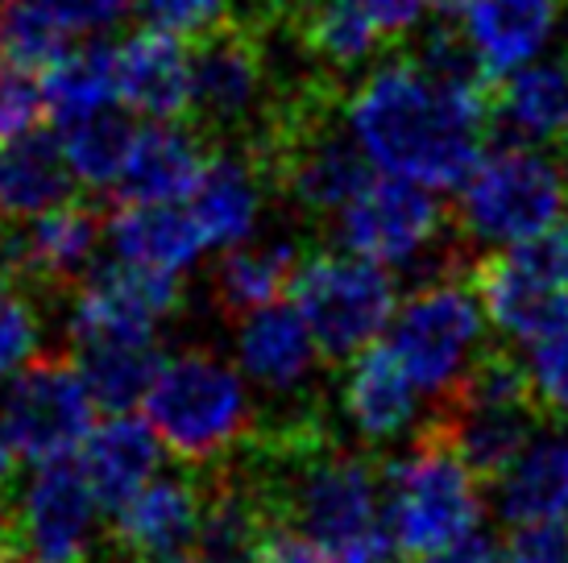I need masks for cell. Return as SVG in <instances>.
<instances>
[{
  "instance_id": "1",
  "label": "cell",
  "mask_w": 568,
  "mask_h": 563,
  "mask_svg": "<svg viewBox=\"0 0 568 563\" xmlns=\"http://www.w3.org/2000/svg\"><path fill=\"white\" fill-rule=\"evenodd\" d=\"M348 121L378 166L440 191L469 183L489 141L486 104L436 88L410 54L369 66L348 95Z\"/></svg>"
},
{
  "instance_id": "2",
  "label": "cell",
  "mask_w": 568,
  "mask_h": 563,
  "mask_svg": "<svg viewBox=\"0 0 568 563\" xmlns=\"http://www.w3.org/2000/svg\"><path fill=\"white\" fill-rule=\"evenodd\" d=\"M544 427H556V419L539 398L527 357L506 345L477 348L469 369L448 390L432 393V410L419 422L424 436L460 455L477 485H494Z\"/></svg>"
},
{
  "instance_id": "3",
  "label": "cell",
  "mask_w": 568,
  "mask_h": 563,
  "mask_svg": "<svg viewBox=\"0 0 568 563\" xmlns=\"http://www.w3.org/2000/svg\"><path fill=\"white\" fill-rule=\"evenodd\" d=\"M257 414L241 373L212 348L166 357L145 393V419L187 469L229 460L257 427Z\"/></svg>"
},
{
  "instance_id": "4",
  "label": "cell",
  "mask_w": 568,
  "mask_h": 563,
  "mask_svg": "<svg viewBox=\"0 0 568 563\" xmlns=\"http://www.w3.org/2000/svg\"><path fill=\"white\" fill-rule=\"evenodd\" d=\"M286 79L270 63V30L257 17H224L191 38V112L200 133L224 145H245L270 121Z\"/></svg>"
},
{
  "instance_id": "5",
  "label": "cell",
  "mask_w": 568,
  "mask_h": 563,
  "mask_svg": "<svg viewBox=\"0 0 568 563\" xmlns=\"http://www.w3.org/2000/svg\"><path fill=\"white\" fill-rule=\"evenodd\" d=\"M568 207V157L544 145H489L453 207L474 245H515L552 228Z\"/></svg>"
},
{
  "instance_id": "6",
  "label": "cell",
  "mask_w": 568,
  "mask_h": 563,
  "mask_svg": "<svg viewBox=\"0 0 568 563\" xmlns=\"http://www.w3.org/2000/svg\"><path fill=\"white\" fill-rule=\"evenodd\" d=\"M481 518L477 477L436 436L415 431L403 455H386V526L395 551L419 555L474 534Z\"/></svg>"
},
{
  "instance_id": "7",
  "label": "cell",
  "mask_w": 568,
  "mask_h": 563,
  "mask_svg": "<svg viewBox=\"0 0 568 563\" xmlns=\"http://www.w3.org/2000/svg\"><path fill=\"white\" fill-rule=\"evenodd\" d=\"M291 298L307 319L324 365L345 369L386 328L395 311V278L378 262L357 253H316L303 257L300 274L291 282Z\"/></svg>"
},
{
  "instance_id": "8",
  "label": "cell",
  "mask_w": 568,
  "mask_h": 563,
  "mask_svg": "<svg viewBox=\"0 0 568 563\" xmlns=\"http://www.w3.org/2000/svg\"><path fill=\"white\" fill-rule=\"evenodd\" d=\"M92 393L80 365L63 352L30 357L0 393V448L17 464L71 455L92 436Z\"/></svg>"
},
{
  "instance_id": "9",
  "label": "cell",
  "mask_w": 568,
  "mask_h": 563,
  "mask_svg": "<svg viewBox=\"0 0 568 563\" xmlns=\"http://www.w3.org/2000/svg\"><path fill=\"white\" fill-rule=\"evenodd\" d=\"M390 348L407 365L410 381L419 390H448L481 348L474 282L444 278L415 286L390 324Z\"/></svg>"
},
{
  "instance_id": "10",
  "label": "cell",
  "mask_w": 568,
  "mask_h": 563,
  "mask_svg": "<svg viewBox=\"0 0 568 563\" xmlns=\"http://www.w3.org/2000/svg\"><path fill=\"white\" fill-rule=\"evenodd\" d=\"M183 307L179 274L138 262H95L80 290L71 298V340L100 345V340H154L159 319Z\"/></svg>"
},
{
  "instance_id": "11",
  "label": "cell",
  "mask_w": 568,
  "mask_h": 563,
  "mask_svg": "<svg viewBox=\"0 0 568 563\" xmlns=\"http://www.w3.org/2000/svg\"><path fill=\"white\" fill-rule=\"evenodd\" d=\"M448 224L453 207L440 204L427 183L395 174V178H374L336 216V236L357 257H369L378 266H407L436 236L448 233Z\"/></svg>"
},
{
  "instance_id": "12",
  "label": "cell",
  "mask_w": 568,
  "mask_h": 563,
  "mask_svg": "<svg viewBox=\"0 0 568 563\" xmlns=\"http://www.w3.org/2000/svg\"><path fill=\"white\" fill-rule=\"evenodd\" d=\"M95 514H100V501L83 464H75L71 455L38 464L21 498H13L17 555L42 563L88 560Z\"/></svg>"
},
{
  "instance_id": "13",
  "label": "cell",
  "mask_w": 568,
  "mask_h": 563,
  "mask_svg": "<svg viewBox=\"0 0 568 563\" xmlns=\"http://www.w3.org/2000/svg\"><path fill=\"white\" fill-rule=\"evenodd\" d=\"M204 522V481L191 469L183 477H154L129 501L112 526L116 560L125 563H187Z\"/></svg>"
},
{
  "instance_id": "14",
  "label": "cell",
  "mask_w": 568,
  "mask_h": 563,
  "mask_svg": "<svg viewBox=\"0 0 568 563\" xmlns=\"http://www.w3.org/2000/svg\"><path fill=\"white\" fill-rule=\"evenodd\" d=\"M469 282L486 307L489 324L510 340L531 345V340L568 328V282L544 278L536 269L519 266L506 249L477 253Z\"/></svg>"
},
{
  "instance_id": "15",
  "label": "cell",
  "mask_w": 568,
  "mask_h": 563,
  "mask_svg": "<svg viewBox=\"0 0 568 563\" xmlns=\"http://www.w3.org/2000/svg\"><path fill=\"white\" fill-rule=\"evenodd\" d=\"M216 141L191 121H159L138 137L121 183L112 191L116 204H179L191 199L216 157Z\"/></svg>"
},
{
  "instance_id": "16",
  "label": "cell",
  "mask_w": 568,
  "mask_h": 563,
  "mask_svg": "<svg viewBox=\"0 0 568 563\" xmlns=\"http://www.w3.org/2000/svg\"><path fill=\"white\" fill-rule=\"evenodd\" d=\"M316 340L295 303H266L237 319V360L253 386L291 398L316 369Z\"/></svg>"
},
{
  "instance_id": "17",
  "label": "cell",
  "mask_w": 568,
  "mask_h": 563,
  "mask_svg": "<svg viewBox=\"0 0 568 563\" xmlns=\"http://www.w3.org/2000/svg\"><path fill=\"white\" fill-rule=\"evenodd\" d=\"M116 95L129 112L154 121H187L191 54L179 47V33L150 25L116 42Z\"/></svg>"
},
{
  "instance_id": "18",
  "label": "cell",
  "mask_w": 568,
  "mask_h": 563,
  "mask_svg": "<svg viewBox=\"0 0 568 563\" xmlns=\"http://www.w3.org/2000/svg\"><path fill=\"white\" fill-rule=\"evenodd\" d=\"M489 145L568 150V63H539L503 79L489 109Z\"/></svg>"
},
{
  "instance_id": "19",
  "label": "cell",
  "mask_w": 568,
  "mask_h": 563,
  "mask_svg": "<svg viewBox=\"0 0 568 563\" xmlns=\"http://www.w3.org/2000/svg\"><path fill=\"white\" fill-rule=\"evenodd\" d=\"M159 431L133 414H109V422L92 427V436L83 439V472L100 510L112 518L159 477Z\"/></svg>"
},
{
  "instance_id": "20",
  "label": "cell",
  "mask_w": 568,
  "mask_h": 563,
  "mask_svg": "<svg viewBox=\"0 0 568 563\" xmlns=\"http://www.w3.org/2000/svg\"><path fill=\"white\" fill-rule=\"evenodd\" d=\"M341 407L369 443H386L407 431L415 419V381L395 348L374 340L348 360Z\"/></svg>"
},
{
  "instance_id": "21",
  "label": "cell",
  "mask_w": 568,
  "mask_h": 563,
  "mask_svg": "<svg viewBox=\"0 0 568 563\" xmlns=\"http://www.w3.org/2000/svg\"><path fill=\"white\" fill-rule=\"evenodd\" d=\"M266 195L270 183L262 166L237 145H221L212 166H207L204 183L191 195V216L204 233V245H216V249L241 245L253 233Z\"/></svg>"
},
{
  "instance_id": "22",
  "label": "cell",
  "mask_w": 568,
  "mask_h": 563,
  "mask_svg": "<svg viewBox=\"0 0 568 563\" xmlns=\"http://www.w3.org/2000/svg\"><path fill=\"white\" fill-rule=\"evenodd\" d=\"M75 199V171L59 137L30 129L0 141V219H33Z\"/></svg>"
},
{
  "instance_id": "23",
  "label": "cell",
  "mask_w": 568,
  "mask_h": 563,
  "mask_svg": "<svg viewBox=\"0 0 568 563\" xmlns=\"http://www.w3.org/2000/svg\"><path fill=\"white\" fill-rule=\"evenodd\" d=\"M489 489H494V514L506 526L568 518V436L539 431Z\"/></svg>"
},
{
  "instance_id": "24",
  "label": "cell",
  "mask_w": 568,
  "mask_h": 563,
  "mask_svg": "<svg viewBox=\"0 0 568 563\" xmlns=\"http://www.w3.org/2000/svg\"><path fill=\"white\" fill-rule=\"evenodd\" d=\"M303 266L300 240L291 236H266V240H245L224 253L212 269V303L224 319H245L250 311L278 303L283 290Z\"/></svg>"
},
{
  "instance_id": "25",
  "label": "cell",
  "mask_w": 568,
  "mask_h": 563,
  "mask_svg": "<svg viewBox=\"0 0 568 563\" xmlns=\"http://www.w3.org/2000/svg\"><path fill=\"white\" fill-rule=\"evenodd\" d=\"M109 240L116 257L171 274L207 249L195 216L174 204H116L109 212Z\"/></svg>"
},
{
  "instance_id": "26",
  "label": "cell",
  "mask_w": 568,
  "mask_h": 563,
  "mask_svg": "<svg viewBox=\"0 0 568 563\" xmlns=\"http://www.w3.org/2000/svg\"><path fill=\"white\" fill-rule=\"evenodd\" d=\"M75 352L92 402L109 414H129L138 402H145L166 360L159 352V340H100V345H75Z\"/></svg>"
},
{
  "instance_id": "27",
  "label": "cell",
  "mask_w": 568,
  "mask_h": 563,
  "mask_svg": "<svg viewBox=\"0 0 568 563\" xmlns=\"http://www.w3.org/2000/svg\"><path fill=\"white\" fill-rule=\"evenodd\" d=\"M560 17V0H481L474 9L469 33L486 50L498 75L531 63Z\"/></svg>"
},
{
  "instance_id": "28",
  "label": "cell",
  "mask_w": 568,
  "mask_h": 563,
  "mask_svg": "<svg viewBox=\"0 0 568 563\" xmlns=\"http://www.w3.org/2000/svg\"><path fill=\"white\" fill-rule=\"evenodd\" d=\"M410 63L419 66L436 88L457 92V95H465V100H477V104H486V109H494V95L503 88V75L494 71V63L486 59V50L477 47L474 33L457 30L453 17H440V21L419 38Z\"/></svg>"
},
{
  "instance_id": "29",
  "label": "cell",
  "mask_w": 568,
  "mask_h": 563,
  "mask_svg": "<svg viewBox=\"0 0 568 563\" xmlns=\"http://www.w3.org/2000/svg\"><path fill=\"white\" fill-rule=\"evenodd\" d=\"M47 112L59 125H75L100 109H112L116 95V47L112 42H83L71 47L47 71Z\"/></svg>"
},
{
  "instance_id": "30",
  "label": "cell",
  "mask_w": 568,
  "mask_h": 563,
  "mask_svg": "<svg viewBox=\"0 0 568 563\" xmlns=\"http://www.w3.org/2000/svg\"><path fill=\"white\" fill-rule=\"evenodd\" d=\"M138 137H142V129L133 125V116L116 109H100L75 125H67L63 150L75 171V183H83L88 191H112L138 150Z\"/></svg>"
},
{
  "instance_id": "31",
  "label": "cell",
  "mask_w": 568,
  "mask_h": 563,
  "mask_svg": "<svg viewBox=\"0 0 568 563\" xmlns=\"http://www.w3.org/2000/svg\"><path fill=\"white\" fill-rule=\"evenodd\" d=\"M0 50L13 59L17 66L30 71H50V66L71 50V30L59 17H50L38 4H13L4 21H0Z\"/></svg>"
},
{
  "instance_id": "32",
  "label": "cell",
  "mask_w": 568,
  "mask_h": 563,
  "mask_svg": "<svg viewBox=\"0 0 568 563\" xmlns=\"http://www.w3.org/2000/svg\"><path fill=\"white\" fill-rule=\"evenodd\" d=\"M30 290H21L4 269H0V377L17 373L30 357H38V336L42 324L26 303Z\"/></svg>"
},
{
  "instance_id": "33",
  "label": "cell",
  "mask_w": 568,
  "mask_h": 563,
  "mask_svg": "<svg viewBox=\"0 0 568 563\" xmlns=\"http://www.w3.org/2000/svg\"><path fill=\"white\" fill-rule=\"evenodd\" d=\"M47 112V83L30 66H0V141H13L38 129Z\"/></svg>"
},
{
  "instance_id": "34",
  "label": "cell",
  "mask_w": 568,
  "mask_h": 563,
  "mask_svg": "<svg viewBox=\"0 0 568 563\" xmlns=\"http://www.w3.org/2000/svg\"><path fill=\"white\" fill-rule=\"evenodd\" d=\"M527 369L536 377V390L556 422L568 419V328L544 340H531Z\"/></svg>"
},
{
  "instance_id": "35",
  "label": "cell",
  "mask_w": 568,
  "mask_h": 563,
  "mask_svg": "<svg viewBox=\"0 0 568 563\" xmlns=\"http://www.w3.org/2000/svg\"><path fill=\"white\" fill-rule=\"evenodd\" d=\"M138 9L145 13L150 25L179 33V38H200L204 30L221 25L224 17L233 13L229 0H138Z\"/></svg>"
},
{
  "instance_id": "36",
  "label": "cell",
  "mask_w": 568,
  "mask_h": 563,
  "mask_svg": "<svg viewBox=\"0 0 568 563\" xmlns=\"http://www.w3.org/2000/svg\"><path fill=\"white\" fill-rule=\"evenodd\" d=\"M510 563H568V518L510 526Z\"/></svg>"
},
{
  "instance_id": "37",
  "label": "cell",
  "mask_w": 568,
  "mask_h": 563,
  "mask_svg": "<svg viewBox=\"0 0 568 563\" xmlns=\"http://www.w3.org/2000/svg\"><path fill=\"white\" fill-rule=\"evenodd\" d=\"M30 4L47 9L50 17H59L71 33L104 30L112 21H121L129 9V0H30Z\"/></svg>"
},
{
  "instance_id": "38",
  "label": "cell",
  "mask_w": 568,
  "mask_h": 563,
  "mask_svg": "<svg viewBox=\"0 0 568 563\" xmlns=\"http://www.w3.org/2000/svg\"><path fill=\"white\" fill-rule=\"evenodd\" d=\"M407 563H510V555L494 539H486V534H465V539L448 543V547L407 555Z\"/></svg>"
},
{
  "instance_id": "39",
  "label": "cell",
  "mask_w": 568,
  "mask_h": 563,
  "mask_svg": "<svg viewBox=\"0 0 568 563\" xmlns=\"http://www.w3.org/2000/svg\"><path fill=\"white\" fill-rule=\"evenodd\" d=\"M257 563H336L324 547H316L312 539L286 531V526H270L266 543L257 551Z\"/></svg>"
},
{
  "instance_id": "40",
  "label": "cell",
  "mask_w": 568,
  "mask_h": 563,
  "mask_svg": "<svg viewBox=\"0 0 568 563\" xmlns=\"http://www.w3.org/2000/svg\"><path fill=\"white\" fill-rule=\"evenodd\" d=\"M362 4L374 13V21L386 30V38L398 42V38H407V33L419 25L427 0H362Z\"/></svg>"
},
{
  "instance_id": "41",
  "label": "cell",
  "mask_w": 568,
  "mask_h": 563,
  "mask_svg": "<svg viewBox=\"0 0 568 563\" xmlns=\"http://www.w3.org/2000/svg\"><path fill=\"white\" fill-rule=\"evenodd\" d=\"M481 0H432V9L440 17H460V13H474Z\"/></svg>"
},
{
  "instance_id": "42",
  "label": "cell",
  "mask_w": 568,
  "mask_h": 563,
  "mask_svg": "<svg viewBox=\"0 0 568 563\" xmlns=\"http://www.w3.org/2000/svg\"><path fill=\"white\" fill-rule=\"evenodd\" d=\"M33 563H42V560H33ZM75 563H88V560H75ZM116 563H125V560H116Z\"/></svg>"
},
{
  "instance_id": "43",
  "label": "cell",
  "mask_w": 568,
  "mask_h": 563,
  "mask_svg": "<svg viewBox=\"0 0 568 563\" xmlns=\"http://www.w3.org/2000/svg\"><path fill=\"white\" fill-rule=\"evenodd\" d=\"M565 216H568V207H565ZM565 228H568V219H565Z\"/></svg>"
},
{
  "instance_id": "44",
  "label": "cell",
  "mask_w": 568,
  "mask_h": 563,
  "mask_svg": "<svg viewBox=\"0 0 568 563\" xmlns=\"http://www.w3.org/2000/svg\"><path fill=\"white\" fill-rule=\"evenodd\" d=\"M0 4H4V0H0Z\"/></svg>"
}]
</instances>
